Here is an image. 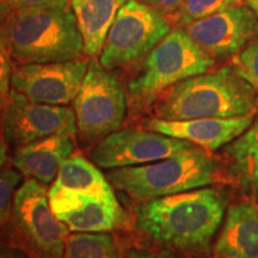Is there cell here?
<instances>
[{"instance_id": "6da1fadb", "label": "cell", "mask_w": 258, "mask_h": 258, "mask_svg": "<svg viewBox=\"0 0 258 258\" xmlns=\"http://www.w3.org/2000/svg\"><path fill=\"white\" fill-rule=\"evenodd\" d=\"M227 199L219 188H200L141 202L135 227L169 250L188 254L208 252L224 220Z\"/></svg>"}, {"instance_id": "7a4b0ae2", "label": "cell", "mask_w": 258, "mask_h": 258, "mask_svg": "<svg viewBox=\"0 0 258 258\" xmlns=\"http://www.w3.org/2000/svg\"><path fill=\"white\" fill-rule=\"evenodd\" d=\"M0 46L22 64L77 60L85 54L72 8L12 10L0 27Z\"/></svg>"}, {"instance_id": "3957f363", "label": "cell", "mask_w": 258, "mask_h": 258, "mask_svg": "<svg viewBox=\"0 0 258 258\" xmlns=\"http://www.w3.org/2000/svg\"><path fill=\"white\" fill-rule=\"evenodd\" d=\"M256 90L233 67L182 80L157 98L154 117L161 120L235 117L256 112Z\"/></svg>"}, {"instance_id": "277c9868", "label": "cell", "mask_w": 258, "mask_h": 258, "mask_svg": "<svg viewBox=\"0 0 258 258\" xmlns=\"http://www.w3.org/2000/svg\"><path fill=\"white\" fill-rule=\"evenodd\" d=\"M106 179L115 189L141 203L217 184L225 178L208 151L194 146L166 159L112 169Z\"/></svg>"}, {"instance_id": "5b68a950", "label": "cell", "mask_w": 258, "mask_h": 258, "mask_svg": "<svg viewBox=\"0 0 258 258\" xmlns=\"http://www.w3.org/2000/svg\"><path fill=\"white\" fill-rule=\"evenodd\" d=\"M206 53L182 28L171 30L145 60L143 70L129 83V103L134 110L150 106L175 84L206 73L214 66Z\"/></svg>"}, {"instance_id": "8992f818", "label": "cell", "mask_w": 258, "mask_h": 258, "mask_svg": "<svg viewBox=\"0 0 258 258\" xmlns=\"http://www.w3.org/2000/svg\"><path fill=\"white\" fill-rule=\"evenodd\" d=\"M73 110L80 145L92 146L120 129L127 112V95L120 80L92 59Z\"/></svg>"}, {"instance_id": "52a82bcc", "label": "cell", "mask_w": 258, "mask_h": 258, "mask_svg": "<svg viewBox=\"0 0 258 258\" xmlns=\"http://www.w3.org/2000/svg\"><path fill=\"white\" fill-rule=\"evenodd\" d=\"M170 31L164 15L139 0H127L109 30L99 63L109 71L137 63Z\"/></svg>"}, {"instance_id": "ba28073f", "label": "cell", "mask_w": 258, "mask_h": 258, "mask_svg": "<svg viewBox=\"0 0 258 258\" xmlns=\"http://www.w3.org/2000/svg\"><path fill=\"white\" fill-rule=\"evenodd\" d=\"M11 224L17 237L38 258L63 256L69 227L54 214L46 184L27 178L16 191Z\"/></svg>"}, {"instance_id": "9c48e42d", "label": "cell", "mask_w": 258, "mask_h": 258, "mask_svg": "<svg viewBox=\"0 0 258 258\" xmlns=\"http://www.w3.org/2000/svg\"><path fill=\"white\" fill-rule=\"evenodd\" d=\"M0 129L8 146L14 150L53 135H77L76 114L66 105L29 101L11 90L0 112Z\"/></svg>"}, {"instance_id": "30bf717a", "label": "cell", "mask_w": 258, "mask_h": 258, "mask_svg": "<svg viewBox=\"0 0 258 258\" xmlns=\"http://www.w3.org/2000/svg\"><path fill=\"white\" fill-rule=\"evenodd\" d=\"M196 145L140 128L118 129L89 151V159L105 170L138 166L166 159Z\"/></svg>"}, {"instance_id": "8fae6325", "label": "cell", "mask_w": 258, "mask_h": 258, "mask_svg": "<svg viewBox=\"0 0 258 258\" xmlns=\"http://www.w3.org/2000/svg\"><path fill=\"white\" fill-rule=\"evenodd\" d=\"M88 67L82 59L21 64L12 74L11 90L35 103L69 105L78 96Z\"/></svg>"}, {"instance_id": "7c38bea8", "label": "cell", "mask_w": 258, "mask_h": 258, "mask_svg": "<svg viewBox=\"0 0 258 258\" xmlns=\"http://www.w3.org/2000/svg\"><path fill=\"white\" fill-rule=\"evenodd\" d=\"M48 198L54 214L73 233L110 232L127 222L114 191L95 195L50 188Z\"/></svg>"}, {"instance_id": "4fadbf2b", "label": "cell", "mask_w": 258, "mask_h": 258, "mask_svg": "<svg viewBox=\"0 0 258 258\" xmlns=\"http://www.w3.org/2000/svg\"><path fill=\"white\" fill-rule=\"evenodd\" d=\"M206 53L215 57L235 55L258 36V17L250 6L239 5L184 27Z\"/></svg>"}, {"instance_id": "5bb4252c", "label": "cell", "mask_w": 258, "mask_h": 258, "mask_svg": "<svg viewBox=\"0 0 258 258\" xmlns=\"http://www.w3.org/2000/svg\"><path fill=\"white\" fill-rule=\"evenodd\" d=\"M256 112L235 117L194 118V120H161L150 118L144 128L186 140L203 150L212 152L239 138L253 123Z\"/></svg>"}, {"instance_id": "9a60e30c", "label": "cell", "mask_w": 258, "mask_h": 258, "mask_svg": "<svg viewBox=\"0 0 258 258\" xmlns=\"http://www.w3.org/2000/svg\"><path fill=\"white\" fill-rule=\"evenodd\" d=\"M215 258H258V205L240 201L227 211L214 245Z\"/></svg>"}, {"instance_id": "2e32d148", "label": "cell", "mask_w": 258, "mask_h": 258, "mask_svg": "<svg viewBox=\"0 0 258 258\" xmlns=\"http://www.w3.org/2000/svg\"><path fill=\"white\" fill-rule=\"evenodd\" d=\"M73 138L53 135L16 148L12 164L27 178L50 184L56 178L61 163L74 151Z\"/></svg>"}, {"instance_id": "e0dca14e", "label": "cell", "mask_w": 258, "mask_h": 258, "mask_svg": "<svg viewBox=\"0 0 258 258\" xmlns=\"http://www.w3.org/2000/svg\"><path fill=\"white\" fill-rule=\"evenodd\" d=\"M127 0H71L86 55L101 54L118 10Z\"/></svg>"}, {"instance_id": "ac0fdd59", "label": "cell", "mask_w": 258, "mask_h": 258, "mask_svg": "<svg viewBox=\"0 0 258 258\" xmlns=\"http://www.w3.org/2000/svg\"><path fill=\"white\" fill-rule=\"evenodd\" d=\"M228 172L245 189L258 194V118L225 148Z\"/></svg>"}, {"instance_id": "d6986e66", "label": "cell", "mask_w": 258, "mask_h": 258, "mask_svg": "<svg viewBox=\"0 0 258 258\" xmlns=\"http://www.w3.org/2000/svg\"><path fill=\"white\" fill-rule=\"evenodd\" d=\"M51 188L95 195L112 191L106 177L97 169V165L82 154H71L61 163Z\"/></svg>"}, {"instance_id": "ffe728a7", "label": "cell", "mask_w": 258, "mask_h": 258, "mask_svg": "<svg viewBox=\"0 0 258 258\" xmlns=\"http://www.w3.org/2000/svg\"><path fill=\"white\" fill-rule=\"evenodd\" d=\"M63 258H122L117 241L108 232L70 234Z\"/></svg>"}, {"instance_id": "44dd1931", "label": "cell", "mask_w": 258, "mask_h": 258, "mask_svg": "<svg viewBox=\"0 0 258 258\" xmlns=\"http://www.w3.org/2000/svg\"><path fill=\"white\" fill-rule=\"evenodd\" d=\"M239 5L241 0H184L171 15V19L176 25L184 28L200 19Z\"/></svg>"}, {"instance_id": "7402d4cb", "label": "cell", "mask_w": 258, "mask_h": 258, "mask_svg": "<svg viewBox=\"0 0 258 258\" xmlns=\"http://www.w3.org/2000/svg\"><path fill=\"white\" fill-rule=\"evenodd\" d=\"M232 64L235 72L258 91V41L247 44L235 54Z\"/></svg>"}, {"instance_id": "603a6c76", "label": "cell", "mask_w": 258, "mask_h": 258, "mask_svg": "<svg viewBox=\"0 0 258 258\" xmlns=\"http://www.w3.org/2000/svg\"><path fill=\"white\" fill-rule=\"evenodd\" d=\"M22 173L14 167L0 171V225L11 213L16 191L22 184Z\"/></svg>"}, {"instance_id": "cb8c5ba5", "label": "cell", "mask_w": 258, "mask_h": 258, "mask_svg": "<svg viewBox=\"0 0 258 258\" xmlns=\"http://www.w3.org/2000/svg\"><path fill=\"white\" fill-rule=\"evenodd\" d=\"M11 56L4 48L0 46V96L9 98L11 91V80L14 69H12Z\"/></svg>"}, {"instance_id": "d4e9b609", "label": "cell", "mask_w": 258, "mask_h": 258, "mask_svg": "<svg viewBox=\"0 0 258 258\" xmlns=\"http://www.w3.org/2000/svg\"><path fill=\"white\" fill-rule=\"evenodd\" d=\"M9 2L12 10L71 8V0H9Z\"/></svg>"}, {"instance_id": "484cf974", "label": "cell", "mask_w": 258, "mask_h": 258, "mask_svg": "<svg viewBox=\"0 0 258 258\" xmlns=\"http://www.w3.org/2000/svg\"><path fill=\"white\" fill-rule=\"evenodd\" d=\"M123 258H176L169 250H148L141 247H131L125 251Z\"/></svg>"}, {"instance_id": "4316f807", "label": "cell", "mask_w": 258, "mask_h": 258, "mask_svg": "<svg viewBox=\"0 0 258 258\" xmlns=\"http://www.w3.org/2000/svg\"><path fill=\"white\" fill-rule=\"evenodd\" d=\"M139 2L148 5L161 15H172L184 0H139Z\"/></svg>"}, {"instance_id": "83f0119b", "label": "cell", "mask_w": 258, "mask_h": 258, "mask_svg": "<svg viewBox=\"0 0 258 258\" xmlns=\"http://www.w3.org/2000/svg\"><path fill=\"white\" fill-rule=\"evenodd\" d=\"M0 258H30L23 249L0 239Z\"/></svg>"}, {"instance_id": "f1b7e54d", "label": "cell", "mask_w": 258, "mask_h": 258, "mask_svg": "<svg viewBox=\"0 0 258 258\" xmlns=\"http://www.w3.org/2000/svg\"><path fill=\"white\" fill-rule=\"evenodd\" d=\"M6 160H8V144H6L2 129H0V171L4 167Z\"/></svg>"}, {"instance_id": "f546056e", "label": "cell", "mask_w": 258, "mask_h": 258, "mask_svg": "<svg viewBox=\"0 0 258 258\" xmlns=\"http://www.w3.org/2000/svg\"><path fill=\"white\" fill-rule=\"evenodd\" d=\"M12 12V6L9 0H0V27L4 23L8 16Z\"/></svg>"}, {"instance_id": "4dcf8cb0", "label": "cell", "mask_w": 258, "mask_h": 258, "mask_svg": "<svg viewBox=\"0 0 258 258\" xmlns=\"http://www.w3.org/2000/svg\"><path fill=\"white\" fill-rule=\"evenodd\" d=\"M249 6L253 10L254 12H256L258 17V0H249Z\"/></svg>"}, {"instance_id": "1f68e13d", "label": "cell", "mask_w": 258, "mask_h": 258, "mask_svg": "<svg viewBox=\"0 0 258 258\" xmlns=\"http://www.w3.org/2000/svg\"><path fill=\"white\" fill-rule=\"evenodd\" d=\"M6 102H8V98H4V97L0 96V112H2L3 109L5 108Z\"/></svg>"}]
</instances>
